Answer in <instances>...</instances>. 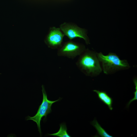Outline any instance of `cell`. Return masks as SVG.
<instances>
[{
  "label": "cell",
  "mask_w": 137,
  "mask_h": 137,
  "mask_svg": "<svg viewBox=\"0 0 137 137\" xmlns=\"http://www.w3.org/2000/svg\"><path fill=\"white\" fill-rule=\"evenodd\" d=\"M99 62L97 53L87 49L80 55L76 65L86 75L94 77L99 75L102 71Z\"/></svg>",
  "instance_id": "cell-1"
},
{
  "label": "cell",
  "mask_w": 137,
  "mask_h": 137,
  "mask_svg": "<svg viewBox=\"0 0 137 137\" xmlns=\"http://www.w3.org/2000/svg\"><path fill=\"white\" fill-rule=\"evenodd\" d=\"M97 55L105 74H113L118 71L128 69L130 67L127 60L120 59L115 53H109L105 55L100 52L97 53Z\"/></svg>",
  "instance_id": "cell-2"
},
{
  "label": "cell",
  "mask_w": 137,
  "mask_h": 137,
  "mask_svg": "<svg viewBox=\"0 0 137 137\" xmlns=\"http://www.w3.org/2000/svg\"><path fill=\"white\" fill-rule=\"evenodd\" d=\"M42 91L43 95V100L41 105L39 106L37 113L32 117L28 116L27 120H31L35 122L37 125L38 130L40 136H41V130L40 122L42 118L43 117H46L47 115L52 111L51 106L54 103L59 101L60 98L55 101H51L48 99L45 90L44 86L42 85Z\"/></svg>",
  "instance_id": "cell-3"
},
{
  "label": "cell",
  "mask_w": 137,
  "mask_h": 137,
  "mask_svg": "<svg viewBox=\"0 0 137 137\" xmlns=\"http://www.w3.org/2000/svg\"><path fill=\"white\" fill-rule=\"evenodd\" d=\"M85 50L84 45L70 40L65 42L60 47L57 55L59 56L66 57L74 59L80 55Z\"/></svg>",
  "instance_id": "cell-4"
},
{
  "label": "cell",
  "mask_w": 137,
  "mask_h": 137,
  "mask_svg": "<svg viewBox=\"0 0 137 137\" xmlns=\"http://www.w3.org/2000/svg\"><path fill=\"white\" fill-rule=\"evenodd\" d=\"M60 29L64 35L70 40L77 38L83 39L87 44L90 43L89 40L84 29L80 28L75 24L64 22L60 26Z\"/></svg>",
  "instance_id": "cell-5"
},
{
  "label": "cell",
  "mask_w": 137,
  "mask_h": 137,
  "mask_svg": "<svg viewBox=\"0 0 137 137\" xmlns=\"http://www.w3.org/2000/svg\"><path fill=\"white\" fill-rule=\"evenodd\" d=\"M60 30V28L55 27L51 28L47 37L46 43L52 48H57L61 46L64 35Z\"/></svg>",
  "instance_id": "cell-6"
},
{
  "label": "cell",
  "mask_w": 137,
  "mask_h": 137,
  "mask_svg": "<svg viewBox=\"0 0 137 137\" xmlns=\"http://www.w3.org/2000/svg\"><path fill=\"white\" fill-rule=\"evenodd\" d=\"M93 91L97 93L98 98L101 101L107 105L110 110H112V99L109 95L106 92L96 90H94Z\"/></svg>",
  "instance_id": "cell-7"
},
{
  "label": "cell",
  "mask_w": 137,
  "mask_h": 137,
  "mask_svg": "<svg viewBox=\"0 0 137 137\" xmlns=\"http://www.w3.org/2000/svg\"><path fill=\"white\" fill-rule=\"evenodd\" d=\"M91 124L97 130L98 134L100 137H113L107 132L101 126L96 120H94L91 122Z\"/></svg>",
  "instance_id": "cell-8"
},
{
  "label": "cell",
  "mask_w": 137,
  "mask_h": 137,
  "mask_svg": "<svg viewBox=\"0 0 137 137\" xmlns=\"http://www.w3.org/2000/svg\"><path fill=\"white\" fill-rule=\"evenodd\" d=\"M60 129L57 132L48 134V135L59 137H70L67 132V128L65 124L62 123L60 125Z\"/></svg>",
  "instance_id": "cell-9"
},
{
  "label": "cell",
  "mask_w": 137,
  "mask_h": 137,
  "mask_svg": "<svg viewBox=\"0 0 137 137\" xmlns=\"http://www.w3.org/2000/svg\"><path fill=\"white\" fill-rule=\"evenodd\" d=\"M133 82L135 85V91L134 92V97L132 99H130L128 103L127 106V107H128L131 103L133 101L135 100H137V79L135 78L133 79Z\"/></svg>",
  "instance_id": "cell-10"
},
{
  "label": "cell",
  "mask_w": 137,
  "mask_h": 137,
  "mask_svg": "<svg viewBox=\"0 0 137 137\" xmlns=\"http://www.w3.org/2000/svg\"></svg>",
  "instance_id": "cell-11"
}]
</instances>
